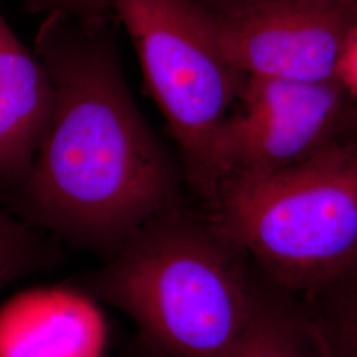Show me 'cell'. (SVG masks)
I'll list each match as a JSON object with an SVG mask.
<instances>
[{
    "instance_id": "obj_7",
    "label": "cell",
    "mask_w": 357,
    "mask_h": 357,
    "mask_svg": "<svg viewBox=\"0 0 357 357\" xmlns=\"http://www.w3.org/2000/svg\"><path fill=\"white\" fill-rule=\"evenodd\" d=\"M54 89L38 53L0 13V181L24 178L51 119Z\"/></svg>"
},
{
    "instance_id": "obj_14",
    "label": "cell",
    "mask_w": 357,
    "mask_h": 357,
    "mask_svg": "<svg viewBox=\"0 0 357 357\" xmlns=\"http://www.w3.org/2000/svg\"><path fill=\"white\" fill-rule=\"evenodd\" d=\"M119 357H165L156 352H153V349H150L149 347L143 344L138 339L128 347V349H125L122 352V355Z\"/></svg>"
},
{
    "instance_id": "obj_11",
    "label": "cell",
    "mask_w": 357,
    "mask_h": 357,
    "mask_svg": "<svg viewBox=\"0 0 357 357\" xmlns=\"http://www.w3.org/2000/svg\"><path fill=\"white\" fill-rule=\"evenodd\" d=\"M28 3L38 10L81 19H105V15L112 10L110 0H28Z\"/></svg>"
},
{
    "instance_id": "obj_10",
    "label": "cell",
    "mask_w": 357,
    "mask_h": 357,
    "mask_svg": "<svg viewBox=\"0 0 357 357\" xmlns=\"http://www.w3.org/2000/svg\"><path fill=\"white\" fill-rule=\"evenodd\" d=\"M57 241L0 206V289L61 264Z\"/></svg>"
},
{
    "instance_id": "obj_5",
    "label": "cell",
    "mask_w": 357,
    "mask_h": 357,
    "mask_svg": "<svg viewBox=\"0 0 357 357\" xmlns=\"http://www.w3.org/2000/svg\"><path fill=\"white\" fill-rule=\"evenodd\" d=\"M355 132V107L339 79L246 76L217 138L218 191L228 178H259L296 166Z\"/></svg>"
},
{
    "instance_id": "obj_2",
    "label": "cell",
    "mask_w": 357,
    "mask_h": 357,
    "mask_svg": "<svg viewBox=\"0 0 357 357\" xmlns=\"http://www.w3.org/2000/svg\"><path fill=\"white\" fill-rule=\"evenodd\" d=\"M78 286L132 320L165 357H231L257 305V273L184 203L149 218Z\"/></svg>"
},
{
    "instance_id": "obj_3",
    "label": "cell",
    "mask_w": 357,
    "mask_h": 357,
    "mask_svg": "<svg viewBox=\"0 0 357 357\" xmlns=\"http://www.w3.org/2000/svg\"><path fill=\"white\" fill-rule=\"evenodd\" d=\"M208 218L282 291H315L357 259V132L280 172L225 180Z\"/></svg>"
},
{
    "instance_id": "obj_13",
    "label": "cell",
    "mask_w": 357,
    "mask_h": 357,
    "mask_svg": "<svg viewBox=\"0 0 357 357\" xmlns=\"http://www.w3.org/2000/svg\"><path fill=\"white\" fill-rule=\"evenodd\" d=\"M193 1L213 15H228V13L240 11L259 0H193Z\"/></svg>"
},
{
    "instance_id": "obj_8",
    "label": "cell",
    "mask_w": 357,
    "mask_h": 357,
    "mask_svg": "<svg viewBox=\"0 0 357 357\" xmlns=\"http://www.w3.org/2000/svg\"><path fill=\"white\" fill-rule=\"evenodd\" d=\"M255 273V315L231 357H323L298 299Z\"/></svg>"
},
{
    "instance_id": "obj_12",
    "label": "cell",
    "mask_w": 357,
    "mask_h": 357,
    "mask_svg": "<svg viewBox=\"0 0 357 357\" xmlns=\"http://www.w3.org/2000/svg\"><path fill=\"white\" fill-rule=\"evenodd\" d=\"M337 79L343 84L355 107L357 128V31L351 40L340 64Z\"/></svg>"
},
{
    "instance_id": "obj_15",
    "label": "cell",
    "mask_w": 357,
    "mask_h": 357,
    "mask_svg": "<svg viewBox=\"0 0 357 357\" xmlns=\"http://www.w3.org/2000/svg\"><path fill=\"white\" fill-rule=\"evenodd\" d=\"M354 1H355V3H356V6H357V0H354Z\"/></svg>"
},
{
    "instance_id": "obj_6",
    "label": "cell",
    "mask_w": 357,
    "mask_h": 357,
    "mask_svg": "<svg viewBox=\"0 0 357 357\" xmlns=\"http://www.w3.org/2000/svg\"><path fill=\"white\" fill-rule=\"evenodd\" d=\"M220 48L243 76L337 79L357 31L354 0H259L215 15Z\"/></svg>"
},
{
    "instance_id": "obj_4",
    "label": "cell",
    "mask_w": 357,
    "mask_h": 357,
    "mask_svg": "<svg viewBox=\"0 0 357 357\" xmlns=\"http://www.w3.org/2000/svg\"><path fill=\"white\" fill-rule=\"evenodd\" d=\"M141 61L146 86L176 143L185 181L212 209L215 149L245 77L220 48L215 15L193 0H110Z\"/></svg>"
},
{
    "instance_id": "obj_9",
    "label": "cell",
    "mask_w": 357,
    "mask_h": 357,
    "mask_svg": "<svg viewBox=\"0 0 357 357\" xmlns=\"http://www.w3.org/2000/svg\"><path fill=\"white\" fill-rule=\"evenodd\" d=\"M299 298L321 356L357 357V259L331 281Z\"/></svg>"
},
{
    "instance_id": "obj_1",
    "label": "cell",
    "mask_w": 357,
    "mask_h": 357,
    "mask_svg": "<svg viewBox=\"0 0 357 357\" xmlns=\"http://www.w3.org/2000/svg\"><path fill=\"white\" fill-rule=\"evenodd\" d=\"M103 20L53 13L40 28L54 103L11 197L26 224L106 259L149 218L184 203L185 178L134 102Z\"/></svg>"
}]
</instances>
